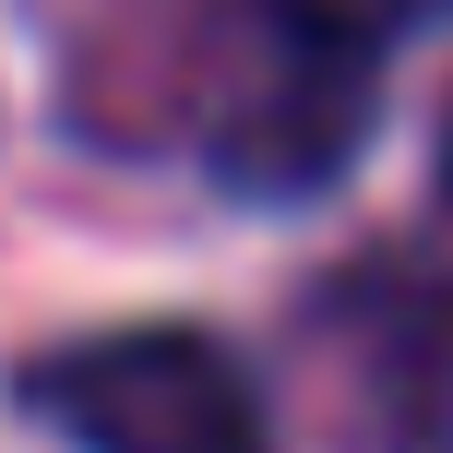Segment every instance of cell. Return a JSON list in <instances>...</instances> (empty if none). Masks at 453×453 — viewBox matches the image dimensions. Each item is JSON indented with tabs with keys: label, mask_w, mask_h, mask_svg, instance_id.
Here are the masks:
<instances>
[{
	"label": "cell",
	"mask_w": 453,
	"mask_h": 453,
	"mask_svg": "<svg viewBox=\"0 0 453 453\" xmlns=\"http://www.w3.org/2000/svg\"><path fill=\"white\" fill-rule=\"evenodd\" d=\"M441 203H453V108H441Z\"/></svg>",
	"instance_id": "5b68a950"
},
{
	"label": "cell",
	"mask_w": 453,
	"mask_h": 453,
	"mask_svg": "<svg viewBox=\"0 0 453 453\" xmlns=\"http://www.w3.org/2000/svg\"><path fill=\"white\" fill-rule=\"evenodd\" d=\"M358 132H370V60L274 24L263 60H250L239 84H226V108H215V180L250 191V203H298V191H322L358 156Z\"/></svg>",
	"instance_id": "3957f363"
},
{
	"label": "cell",
	"mask_w": 453,
	"mask_h": 453,
	"mask_svg": "<svg viewBox=\"0 0 453 453\" xmlns=\"http://www.w3.org/2000/svg\"><path fill=\"white\" fill-rule=\"evenodd\" d=\"M287 36H322V48H346V60H382L394 36H418V24H441L453 0H263Z\"/></svg>",
	"instance_id": "277c9868"
},
{
	"label": "cell",
	"mask_w": 453,
	"mask_h": 453,
	"mask_svg": "<svg viewBox=\"0 0 453 453\" xmlns=\"http://www.w3.org/2000/svg\"><path fill=\"white\" fill-rule=\"evenodd\" d=\"M322 406L346 453H453V298L441 274H370L322 311Z\"/></svg>",
	"instance_id": "7a4b0ae2"
},
{
	"label": "cell",
	"mask_w": 453,
	"mask_h": 453,
	"mask_svg": "<svg viewBox=\"0 0 453 453\" xmlns=\"http://www.w3.org/2000/svg\"><path fill=\"white\" fill-rule=\"evenodd\" d=\"M36 418L72 453H274L263 441V394L191 322H119L84 334L60 358H36Z\"/></svg>",
	"instance_id": "6da1fadb"
}]
</instances>
